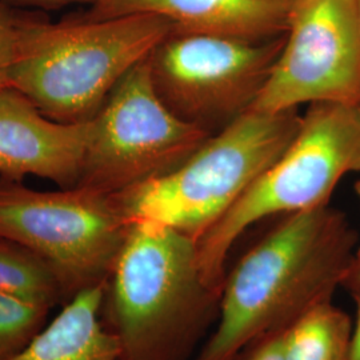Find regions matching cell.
<instances>
[{"label":"cell","mask_w":360,"mask_h":360,"mask_svg":"<svg viewBox=\"0 0 360 360\" xmlns=\"http://www.w3.org/2000/svg\"><path fill=\"white\" fill-rule=\"evenodd\" d=\"M47 306L0 294V360L13 358L41 331Z\"/></svg>","instance_id":"cell-15"},{"label":"cell","mask_w":360,"mask_h":360,"mask_svg":"<svg viewBox=\"0 0 360 360\" xmlns=\"http://www.w3.org/2000/svg\"><path fill=\"white\" fill-rule=\"evenodd\" d=\"M360 104L358 0H295L283 47L251 111Z\"/></svg>","instance_id":"cell-9"},{"label":"cell","mask_w":360,"mask_h":360,"mask_svg":"<svg viewBox=\"0 0 360 360\" xmlns=\"http://www.w3.org/2000/svg\"><path fill=\"white\" fill-rule=\"evenodd\" d=\"M91 119L62 123L44 115L26 95L0 90V176L50 180L62 188L77 186L90 139Z\"/></svg>","instance_id":"cell-10"},{"label":"cell","mask_w":360,"mask_h":360,"mask_svg":"<svg viewBox=\"0 0 360 360\" xmlns=\"http://www.w3.org/2000/svg\"><path fill=\"white\" fill-rule=\"evenodd\" d=\"M358 3H359V18H360V0H358Z\"/></svg>","instance_id":"cell-22"},{"label":"cell","mask_w":360,"mask_h":360,"mask_svg":"<svg viewBox=\"0 0 360 360\" xmlns=\"http://www.w3.org/2000/svg\"><path fill=\"white\" fill-rule=\"evenodd\" d=\"M284 39L171 34L148 56L155 89L181 120L215 134L251 110Z\"/></svg>","instance_id":"cell-8"},{"label":"cell","mask_w":360,"mask_h":360,"mask_svg":"<svg viewBox=\"0 0 360 360\" xmlns=\"http://www.w3.org/2000/svg\"><path fill=\"white\" fill-rule=\"evenodd\" d=\"M18 43V15L0 3V90L8 87Z\"/></svg>","instance_id":"cell-16"},{"label":"cell","mask_w":360,"mask_h":360,"mask_svg":"<svg viewBox=\"0 0 360 360\" xmlns=\"http://www.w3.org/2000/svg\"><path fill=\"white\" fill-rule=\"evenodd\" d=\"M355 243L343 214L328 205L285 215L226 274L217 330L195 360H232L257 338L283 333L333 300Z\"/></svg>","instance_id":"cell-1"},{"label":"cell","mask_w":360,"mask_h":360,"mask_svg":"<svg viewBox=\"0 0 360 360\" xmlns=\"http://www.w3.org/2000/svg\"><path fill=\"white\" fill-rule=\"evenodd\" d=\"M96 0H0L6 7L28 8V10H58L70 4H90Z\"/></svg>","instance_id":"cell-18"},{"label":"cell","mask_w":360,"mask_h":360,"mask_svg":"<svg viewBox=\"0 0 360 360\" xmlns=\"http://www.w3.org/2000/svg\"><path fill=\"white\" fill-rule=\"evenodd\" d=\"M105 285L77 292L26 348L7 360H126L102 319Z\"/></svg>","instance_id":"cell-12"},{"label":"cell","mask_w":360,"mask_h":360,"mask_svg":"<svg viewBox=\"0 0 360 360\" xmlns=\"http://www.w3.org/2000/svg\"><path fill=\"white\" fill-rule=\"evenodd\" d=\"M356 193H358V196H359L360 200V180L356 183Z\"/></svg>","instance_id":"cell-21"},{"label":"cell","mask_w":360,"mask_h":360,"mask_svg":"<svg viewBox=\"0 0 360 360\" xmlns=\"http://www.w3.org/2000/svg\"><path fill=\"white\" fill-rule=\"evenodd\" d=\"M354 171H360V104H311L283 153L195 240L205 283L221 296L227 259L245 230L274 215L328 205L338 183Z\"/></svg>","instance_id":"cell-5"},{"label":"cell","mask_w":360,"mask_h":360,"mask_svg":"<svg viewBox=\"0 0 360 360\" xmlns=\"http://www.w3.org/2000/svg\"><path fill=\"white\" fill-rule=\"evenodd\" d=\"M191 236L142 221L129 227L105 285V326L126 360H187L219 315Z\"/></svg>","instance_id":"cell-2"},{"label":"cell","mask_w":360,"mask_h":360,"mask_svg":"<svg viewBox=\"0 0 360 360\" xmlns=\"http://www.w3.org/2000/svg\"><path fill=\"white\" fill-rule=\"evenodd\" d=\"M172 30L167 19L150 13L110 19L79 15L58 23L18 15L8 87L56 122L90 120L120 79Z\"/></svg>","instance_id":"cell-3"},{"label":"cell","mask_w":360,"mask_h":360,"mask_svg":"<svg viewBox=\"0 0 360 360\" xmlns=\"http://www.w3.org/2000/svg\"><path fill=\"white\" fill-rule=\"evenodd\" d=\"M295 0H96L86 19L150 13L167 19L172 34L242 40L283 37Z\"/></svg>","instance_id":"cell-11"},{"label":"cell","mask_w":360,"mask_h":360,"mask_svg":"<svg viewBox=\"0 0 360 360\" xmlns=\"http://www.w3.org/2000/svg\"><path fill=\"white\" fill-rule=\"evenodd\" d=\"M211 135L168 108L155 89L147 58L120 79L91 117L77 186L124 193L179 166Z\"/></svg>","instance_id":"cell-7"},{"label":"cell","mask_w":360,"mask_h":360,"mask_svg":"<svg viewBox=\"0 0 360 360\" xmlns=\"http://www.w3.org/2000/svg\"><path fill=\"white\" fill-rule=\"evenodd\" d=\"M294 111H247L208 136L179 166L116 195L134 223H155L196 240L221 218L294 139Z\"/></svg>","instance_id":"cell-4"},{"label":"cell","mask_w":360,"mask_h":360,"mask_svg":"<svg viewBox=\"0 0 360 360\" xmlns=\"http://www.w3.org/2000/svg\"><path fill=\"white\" fill-rule=\"evenodd\" d=\"M232 360H287L284 354L283 333L257 338Z\"/></svg>","instance_id":"cell-17"},{"label":"cell","mask_w":360,"mask_h":360,"mask_svg":"<svg viewBox=\"0 0 360 360\" xmlns=\"http://www.w3.org/2000/svg\"><path fill=\"white\" fill-rule=\"evenodd\" d=\"M352 323L345 311L323 302L283 331L287 360H348Z\"/></svg>","instance_id":"cell-13"},{"label":"cell","mask_w":360,"mask_h":360,"mask_svg":"<svg viewBox=\"0 0 360 360\" xmlns=\"http://www.w3.org/2000/svg\"><path fill=\"white\" fill-rule=\"evenodd\" d=\"M0 294L52 309L65 302V290L47 262L13 240L0 238Z\"/></svg>","instance_id":"cell-14"},{"label":"cell","mask_w":360,"mask_h":360,"mask_svg":"<svg viewBox=\"0 0 360 360\" xmlns=\"http://www.w3.org/2000/svg\"><path fill=\"white\" fill-rule=\"evenodd\" d=\"M348 360H360V292L358 294V318L351 334Z\"/></svg>","instance_id":"cell-20"},{"label":"cell","mask_w":360,"mask_h":360,"mask_svg":"<svg viewBox=\"0 0 360 360\" xmlns=\"http://www.w3.org/2000/svg\"><path fill=\"white\" fill-rule=\"evenodd\" d=\"M343 285H347L349 288H352L354 291L356 290L360 292V248L355 252L352 263L349 266L346 279L343 282Z\"/></svg>","instance_id":"cell-19"},{"label":"cell","mask_w":360,"mask_h":360,"mask_svg":"<svg viewBox=\"0 0 360 360\" xmlns=\"http://www.w3.org/2000/svg\"><path fill=\"white\" fill-rule=\"evenodd\" d=\"M129 227L116 195L83 186L37 191L0 180V238L47 262L67 302L83 290L107 284Z\"/></svg>","instance_id":"cell-6"}]
</instances>
